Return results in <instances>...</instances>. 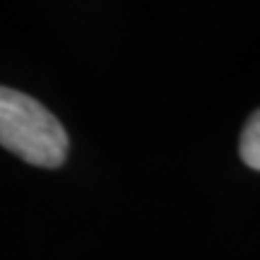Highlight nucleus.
<instances>
[{
    "label": "nucleus",
    "mask_w": 260,
    "mask_h": 260,
    "mask_svg": "<svg viewBox=\"0 0 260 260\" xmlns=\"http://www.w3.org/2000/svg\"><path fill=\"white\" fill-rule=\"evenodd\" d=\"M239 152H241V159L246 161V167L260 171V109L243 125Z\"/></svg>",
    "instance_id": "2"
},
{
    "label": "nucleus",
    "mask_w": 260,
    "mask_h": 260,
    "mask_svg": "<svg viewBox=\"0 0 260 260\" xmlns=\"http://www.w3.org/2000/svg\"><path fill=\"white\" fill-rule=\"evenodd\" d=\"M0 145L27 164L56 169L68 154V135L44 104L0 87Z\"/></svg>",
    "instance_id": "1"
}]
</instances>
